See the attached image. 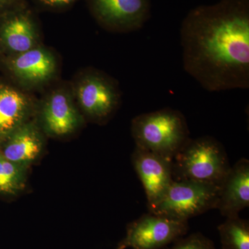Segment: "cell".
Masks as SVG:
<instances>
[{"instance_id": "6da1fadb", "label": "cell", "mask_w": 249, "mask_h": 249, "mask_svg": "<svg viewBox=\"0 0 249 249\" xmlns=\"http://www.w3.org/2000/svg\"><path fill=\"white\" fill-rule=\"evenodd\" d=\"M185 71L210 92L249 88V0L191 10L181 22Z\"/></svg>"}, {"instance_id": "7a4b0ae2", "label": "cell", "mask_w": 249, "mask_h": 249, "mask_svg": "<svg viewBox=\"0 0 249 249\" xmlns=\"http://www.w3.org/2000/svg\"><path fill=\"white\" fill-rule=\"evenodd\" d=\"M131 131L136 146L171 160L191 139L186 117L170 107L136 116Z\"/></svg>"}, {"instance_id": "3957f363", "label": "cell", "mask_w": 249, "mask_h": 249, "mask_svg": "<svg viewBox=\"0 0 249 249\" xmlns=\"http://www.w3.org/2000/svg\"><path fill=\"white\" fill-rule=\"evenodd\" d=\"M230 168L225 149L217 139L209 136L190 139L173 158V179L219 186Z\"/></svg>"}, {"instance_id": "277c9868", "label": "cell", "mask_w": 249, "mask_h": 249, "mask_svg": "<svg viewBox=\"0 0 249 249\" xmlns=\"http://www.w3.org/2000/svg\"><path fill=\"white\" fill-rule=\"evenodd\" d=\"M219 186L199 181H173L164 194L153 204L149 213L188 222L211 209H215Z\"/></svg>"}, {"instance_id": "5b68a950", "label": "cell", "mask_w": 249, "mask_h": 249, "mask_svg": "<svg viewBox=\"0 0 249 249\" xmlns=\"http://www.w3.org/2000/svg\"><path fill=\"white\" fill-rule=\"evenodd\" d=\"M188 229V222L148 213L129 223L116 249H161L183 237Z\"/></svg>"}, {"instance_id": "8992f818", "label": "cell", "mask_w": 249, "mask_h": 249, "mask_svg": "<svg viewBox=\"0 0 249 249\" xmlns=\"http://www.w3.org/2000/svg\"><path fill=\"white\" fill-rule=\"evenodd\" d=\"M77 95L82 109L99 123L107 121L114 114L120 99L114 82L99 73L85 76L78 87Z\"/></svg>"}, {"instance_id": "52a82bcc", "label": "cell", "mask_w": 249, "mask_h": 249, "mask_svg": "<svg viewBox=\"0 0 249 249\" xmlns=\"http://www.w3.org/2000/svg\"><path fill=\"white\" fill-rule=\"evenodd\" d=\"M132 160L145 190L147 206L153 204L174 181L173 160L137 146Z\"/></svg>"}, {"instance_id": "ba28073f", "label": "cell", "mask_w": 249, "mask_h": 249, "mask_svg": "<svg viewBox=\"0 0 249 249\" xmlns=\"http://www.w3.org/2000/svg\"><path fill=\"white\" fill-rule=\"evenodd\" d=\"M100 20L120 31L141 29L151 14V0H93Z\"/></svg>"}, {"instance_id": "9c48e42d", "label": "cell", "mask_w": 249, "mask_h": 249, "mask_svg": "<svg viewBox=\"0 0 249 249\" xmlns=\"http://www.w3.org/2000/svg\"><path fill=\"white\" fill-rule=\"evenodd\" d=\"M249 205V160L241 159L219 184L215 209L226 217L239 215Z\"/></svg>"}, {"instance_id": "30bf717a", "label": "cell", "mask_w": 249, "mask_h": 249, "mask_svg": "<svg viewBox=\"0 0 249 249\" xmlns=\"http://www.w3.org/2000/svg\"><path fill=\"white\" fill-rule=\"evenodd\" d=\"M0 152L13 163L29 168L44 148L43 139L35 124L27 122L2 141Z\"/></svg>"}, {"instance_id": "8fae6325", "label": "cell", "mask_w": 249, "mask_h": 249, "mask_svg": "<svg viewBox=\"0 0 249 249\" xmlns=\"http://www.w3.org/2000/svg\"><path fill=\"white\" fill-rule=\"evenodd\" d=\"M42 118L47 133L55 137L72 133L80 124V116L71 99L62 92H55L49 97L44 106Z\"/></svg>"}, {"instance_id": "7c38bea8", "label": "cell", "mask_w": 249, "mask_h": 249, "mask_svg": "<svg viewBox=\"0 0 249 249\" xmlns=\"http://www.w3.org/2000/svg\"><path fill=\"white\" fill-rule=\"evenodd\" d=\"M11 70L24 81L41 83L49 79L55 70L53 55L45 49L34 48L19 53L11 62Z\"/></svg>"}, {"instance_id": "4fadbf2b", "label": "cell", "mask_w": 249, "mask_h": 249, "mask_svg": "<svg viewBox=\"0 0 249 249\" xmlns=\"http://www.w3.org/2000/svg\"><path fill=\"white\" fill-rule=\"evenodd\" d=\"M29 109V101L22 93L9 87L0 88V140L27 123Z\"/></svg>"}, {"instance_id": "5bb4252c", "label": "cell", "mask_w": 249, "mask_h": 249, "mask_svg": "<svg viewBox=\"0 0 249 249\" xmlns=\"http://www.w3.org/2000/svg\"><path fill=\"white\" fill-rule=\"evenodd\" d=\"M1 40L5 47L19 54L34 48L36 36L32 23L24 16L12 18L4 24L1 31Z\"/></svg>"}, {"instance_id": "9a60e30c", "label": "cell", "mask_w": 249, "mask_h": 249, "mask_svg": "<svg viewBox=\"0 0 249 249\" xmlns=\"http://www.w3.org/2000/svg\"><path fill=\"white\" fill-rule=\"evenodd\" d=\"M222 249H249V221L235 215L218 227Z\"/></svg>"}, {"instance_id": "2e32d148", "label": "cell", "mask_w": 249, "mask_h": 249, "mask_svg": "<svg viewBox=\"0 0 249 249\" xmlns=\"http://www.w3.org/2000/svg\"><path fill=\"white\" fill-rule=\"evenodd\" d=\"M27 170L8 160L0 152V194L16 196L24 191Z\"/></svg>"}, {"instance_id": "e0dca14e", "label": "cell", "mask_w": 249, "mask_h": 249, "mask_svg": "<svg viewBox=\"0 0 249 249\" xmlns=\"http://www.w3.org/2000/svg\"><path fill=\"white\" fill-rule=\"evenodd\" d=\"M169 249H217L213 242L202 234L193 233L174 242Z\"/></svg>"}, {"instance_id": "ac0fdd59", "label": "cell", "mask_w": 249, "mask_h": 249, "mask_svg": "<svg viewBox=\"0 0 249 249\" xmlns=\"http://www.w3.org/2000/svg\"><path fill=\"white\" fill-rule=\"evenodd\" d=\"M46 1L52 4H69L73 0H46Z\"/></svg>"}, {"instance_id": "d6986e66", "label": "cell", "mask_w": 249, "mask_h": 249, "mask_svg": "<svg viewBox=\"0 0 249 249\" xmlns=\"http://www.w3.org/2000/svg\"><path fill=\"white\" fill-rule=\"evenodd\" d=\"M1 2H2V0H0V4H1Z\"/></svg>"}]
</instances>
